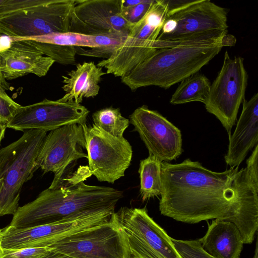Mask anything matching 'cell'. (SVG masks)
<instances>
[{"mask_svg": "<svg viewBox=\"0 0 258 258\" xmlns=\"http://www.w3.org/2000/svg\"><path fill=\"white\" fill-rule=\"evenodd\" d=\"M21 107V105L10 98L5 90L0 89V123L1 124L7 126V124Z\"/></svg>", "mask_w": 258, "mask_h": 258, "instance_id": "obj_29", "label": "cell"}, {"mask_svg": "<svg viewBox=\"0 0 258 258\" xmlns=\"http://www.w3.org/2000/svg\"><path fill=\"white\" fill-rule=\"evenodd\" d=\"M154 1L145 0L144 2L133 7H122V15L128 22L135 24L144 17Z\"/></svg>", "mask_w": 258, "mask_h": 258, "instance_id": "obj_31", "label": "cell"}, {"mask_svg": "<svg viewBox=\"0 0 258 258\" xmlns=\"http://www.w3.org/2000/svg\"><path fill=\"white\" fill-rule=\"evenodd\" d=\"M10 89V85L5 79L0 69V89L6 90Z\"/></svg>", "mask_w": 258, "mask_h": 258, "instance_id": "obj_36", "label": "cell"}, {"mask_svg": "<svg viewBox=\"0 0 258 258\" xmlns=\"http://www.w3.org/2000/svg\"><path fill=\"white\" fill-rule=\"evenodd\" d=\"M86 140L89 168L100 181L113 183L131 164L132 148L123 137H113L94 124H81Z\"/></svg>", "mask_w": 258, "mask_h": 258, "instance_id": "obj_10", "label": "cell"}, {"mask_svg": "<svg viewBox=\"0 0 258 258\" xmlns=\"http://www.w3.org/2000/svg\"><path fill=\"white\" fill-rule=\"evenodd\" d=\"M13 42L12 37L0 34V53L8 49Z\"/></svg>", "mask_w": 258, "mask_h": 258, "instance_id": "obj_32", "label": "cell"}, {"mask_svg": "<svg viewBox=\"0 0 258 258\" xmlns=\"http://www.w3.org/2000/svg\"><path fill=\"white\" fill-rule=\"evenodd\" d=\"M161 163L155 156H149L140 161L139 173L140 178V195L145 201L161 195L162 192Z\"/></svg>", "mask_w": 258, "mask_h": 258, "instance_id": "obj_22", "label": "cell"}, {"mask_svg": "<svg viewBox=\"0 0 258 258\" xmlns=\"http://www.w3.org/2000/svg\"><path fill=\"white\" fill-rule=\"evenodd\" d=\"M166 16L163 0H155L144 17L132 27L122 44L97 66L115 77L121 78L129 73L156 50L154 44Z\"/></svg>", "mask_w": 258, "mask_h": 258, "instance_id": "obj_6", "label": "cell"}, {"mask_svg": "<svg viewBox=\"0 0 258 258\" xmlns=\"http://www.w3.org/2000/svg\"><path fill=\"white\" fill-rule=\"evenodd\" d=\"M50 250L49 247L16 249L0 248V258H43Z\"/></svg>", "mask_w": 258, "mask_h": 258, "instance_id": "obj_28", "label": "cell"}, {"mask_svg": "<svg viewBox=\"0 0 258 258\" xmlns=\"http://www.w3.org/2000/svg\"><path fill=\"white\" fill-rule=\"evenodd\" d=\"M113 215L108 223L65 238L49 247L75 258H133L126 236Z\"/></svg>", "mask_w": 258, "mask_h": 258, "instance_id": "obj_11", "label": "cell"}, {"mask_svg": "<svg viewBox=\"0 0 258 258\" xmlns=\"http://www.w3.org/2000/svg\"><path fill=\"white\" fill-rule=\"evenodd\" d=\"M106 74L92 61L77 64L75 70L62 76V89L65 94L58 100L80 104L84 98L95 97L100 90L101 77Z\"/></svg>", "mask_w": 258, "mask_h": 258, "instance_id": "obj_20", "label": "cell"}, {"mask_svg": "<svg viewBox=\"0 0 258 258\" xmlns=\"http://www.w3.org/2000/svg\"><path fill=\"white\" fill-rule=\"evenodd\" d=\"M44 0H4L0 5V16L27 10L43 2Z\"/></svg>", "mask_w": 258, "mask_h": 258, "instance_id": "obj_30", "label": "cell"}, {"mask_svg": "<svg viewBox=\"0 0 258 258\" xmlns=\"http://www.w3.org/2000/svg\"><path fill=\"white\" fill-rule=\"evenodd\" d=\"M199 240L202 248L216 258H239L244 244L234 223L217 219L208 225L205 235Z\"/></svg>", "mask_w": 258, "mask_h": 258, "instance_id": "obj_19", "label": "cell"}, {"mask_svg": "<svg viewBox=\"0 0 258 258\" xmlns=\"http://www.w3.org/2000/svg\"><path fill=\"white\" fill-rule=\"evenodd\" d=\"M89 113L87 108L74 101L45 99L21 106L6 127L24 132L30 130L48 132L66 125L86 123Z\"/></svg>", "mask_w": 258, "mask_h": 258, "instance_id": "obj_13", "label": "cell"}, {"mask_svg": "<svg viewBox=\"0 0 258 258\" xmlns=\"http://www.w3.org/2000/svg\"><path fill=\"white\" fill-rule=\"evenodd\" d=\"M134 25L122 15L121 0H75L70 32L90 35L107 32L128 33Z\"/></svg>", "mask_w": 258, "mask_h": 258, "instance_id": "obj_16", "label": "cell"}, {"mask_svg": "<svg viewBox=\"0 0 258 258\" xmlns=\"http://www.w3.org/2000/svg\"><path fill=\"white\" fill-rule=\"evenodd\" d=\"M36 47L43 55L63 65L76 64L75 46H62L26 40Z\"/></svg>", "mask_w": 258, "mask_h": 258, "instance_id": "obj_26", "label": "cell"}, {"mask_svg": "<svg viewBox=\"0 0 258 258\" xmlns=\"http://www.w3.org/2000/svg\"><path fill=\"white\" fill-rule=\"evenodd\" d=\"M6 126L0 123V144L5 136Z\"/></svg>", "mask_w": 258, "mask_h": 258, "instance_id": "obj_37", "label": "cell"}, {"mask_svg": "<svg viewBox=\"0 0 258 258\" xmlns=\"http://www.w3.org/2000/svg\"><path fill=\"white\" fill-rule=\"evenodd\" d=\"M242 110L232 135L229 136V146L224 156L230 167L239 166L248 153L257 145L258 93L242 102Z\"/></svg>", "mask_w": 258, "mask_h": 258, "instance_id": "obj_18", "label": "cell"}, {"mask_svg": "<svg viewBox=\"0 0 258 258\" xmlns=\"http://www.w3.org/2000/svg\"><path fill=\"white\" fill-rule=\"evenodd\" d=\"M236 41L235 37L230 34H226L222 38V42L223 46H233Z\"/></svg>", "mask_w": 258, "mask_h": 258, "instance_id": "obj_34", "label": "cell"}, {"mask_svg": "<svg viewBox=\"0 0 258 258\" xmlns=\"http://www.w3.org/2000/svg\"><path fill=\"white\" fill-rule=\"evenodd\" d=\"M161 214L195 224L217 219L234 223L244 244L251 243L258 229V153L245 168L216 172L186 159L161 163Z\"/></svg>", "mask_w": 258, "mask_h": 258, "instance_id": "obj_1", "label": "cell"}, {"mask_svg": "<svg viewBox=\"0 0 258 258\" xmlns=\"http://www.w3.org/2000/svg\"><path fill=\"white\" fill-rule=\"evenodd\" d=\"M171 240L182 258H216L202 248L199 239L180 240L171 238Z\"/></svg>", "mask_w": 258, "mask_h": 258, "instance_id": "obj_27", "label": "cell"}, {"mask_svg": "<svg viewBox=\"0 0 258 258\" xmlns=\"http://www.w3.org/2000/svg\"><path fill=\"white\" fill-rule=\"evenodd\" d=\"M82 148H86V140L81 124H69L51 130L41 146L36 161L37 167L44 173L53 172L51 184H55L62 178L71 163L88 158Z\"/></svg>", "mask_w": 258, "mask_h": 258, "instance_id": "obj_15", "label": "cell"}, {"mask_svg": "<svg viewBox=\"0 0 258 258\" xmlns=\"http://www.w3.org/2000/svg\"><path fill=\"white\" fill-rule=\"evenodd\" d=\"M13 40H28L62 46H78L87 48L98 47L94 35L73 32H55L28 38H12Z\"/></svg>", "mask_w": 258, "mask_h": 258, "instance_id": "obj_24", "label": "cell"}, {"mask_svg": "<svg viewBox=\"0 0 258 258\" xmlns=\"http://www.w3.org/2000/svg\"><path fill=\"white\" fill-rule=\"evenodd\" d=\"M4 0H0V5H1L3 2Z\"/></svg>", "mask_w": 258, "mask_h": 258, "instance_id": "obj_39", "label": "cell"}, {"mask_svg": "<svg viewBox=\"0 0 258 258\" xmlns=\"http://www.w3.org/2000/svg\"><path fill=\"white\" fill-rule=\"evenodd\" d=\"M211 83L203 74L197 72L180 82L172 95L170 103L173 105L191 102L205 104L209 94Z\"/></svg>", "mask_w": 258, "mask_h": 258, "instance_id": "obj_21", "label": "cell"}, {"mask_svg": "<svg viewBox=\"0 0 258 258\" xmlns=\"http://www.w3.org/2000/svg\"><path fill=\"white\" fill-rule=\"evenodd\" d=\"M134 126L149 151L162 162L175 160L182 154L180 130L158 111L146 105L138 107L130 115Z\"/></svg>", "mask_w": 258, "mask_h": 258, "instance_id": "obj_14", "label": "cell"}, {"mask_svg": "<svg viewBox=\"0 0 258 258\" xmlns=\"http://www.w3.org/2000/svg\"><path fill=\"white\" fill-rule=\"evenodd\" d=\"M97 225V219L91 215L23 228L9 225L0 229V248L49 247L65 238Z\"/></svg>", "mask_w": 258, "mask_h": 258, "instance_id": "obj_12", "label": "cell"}, {"mask_svg": "<svg viewBox=\"0 0 258 258\" xmlns=\"http://www.w3.org/2000/svg\"><path fill=\"white\" fill-rule=\"evenodd\" d=\"M128 33L124 32H103L94 35L98 47L87 48L75 46L77 54L107 59L124 42Z\"/></svg>", "mask_w": 258, "mask_h": 258, "instance_id": "obj_23", "label": "cell"}, {"mask_svg": "<svg viewBox=\"0 0 258 258\" xmlns=\"http://www.w3.org/2000/svg\"><path fill=\"white\" fill-rule=\"evenodd\" d=\"M247 82L243 58L235 56L231 58L226 51L221 69L211 84L204 104L207 111L219 120L229 136L235 124L239 107L245 99Z\"/></svg>", "mask_w": 258, "mask_h": 258, "instance_id": "obj_9", "label": "cell"}, {"mask_svg": "<svg viewBox=\"0 0 258 258\" xmlns=\"http://www.w3.org/2000/svg\"><path fill=\"white\" fill-rule=\"evenodd\" d=\"M71 177H62L43 190L34 201L19 207L10 225L23 228L104 212H114L123 192L110 187L86 184L91 176L87 167Z\"/></svg>", "mask_w": 258, "mask_h": 258, "instance_id": "obj_2", "label": "cell"}, {"mask_svg": "<svg viewBox=\"0 0 258 258\" xmlns=\"http://www.w3.org/2000/svg\"><path fill=\"white\" fill-rule=\"evenodd\" d=\"M145 1V0H121V6L122 8H128L142 3L144 2Z\"/></svg>", "mask_w": 258, "mask_h": 258, "instance_id": "obj_35", "label": "cell"}, {"mask_svg": "<svg viewBox=\"0 0 258 258\" xmlns=\"http://www.w3.org/2000/svg\"><path fill=\"white\" fill-rule=\"evenodd\" d=\"M257 251H258V248H257V240H256V245H255V249L254 255H253L252 258H257L258 257V256H257V254H257Z\"/></svg>", "mask_w": 258, "mask_h": 258, "instance_id": "obj_38", "label": "cell"}, {"mask_svg": "<svg viewBox=\"0 0 258 258\" xmlns=\"http://www.w3.org/2000/svg\"><path fill=\"white\" fill-rule=\"evenodd\" d=\"M47 131H24L17 141L0 150V217L14 215L23 184L38 169L37 158Z\"/></svg>", "mask_w": 258, "mask_h": 258, "instance_id": "obj_5", "label": "cell"}, {"mask_svg": "<svg viewBox=\"0 0 258 258\" xmlns=\"http://www.w3.org/2000/svg\"><path fill=\"white\" fill-rule=\"evenodd\" d=\"M54 62L26 40H13L11 47L0 53V69L6 80L29 74L43 77Z\"/></svg>", "mask_w": 258, "mask_h": 258, "instance_id": "obj_17", "label": "cell"}, {"mask_svg": "<svg viewBox=\"0 0 258 258\" xmlns=\"http://www.w3.org/2000/svg\"><path fill=\"white\" fill-rule=\"evenodd\" d=\"M113 215L133 258H182L171 237L149 216L146 207H122Z\"/></svg>", "mask_w": 258, "mask_h": 258, "instance_id": "obj_7", "label": "cell"}, {"mask_svg": "<svg viewBox=\"0 0 258 258\" xmlns=\"http://www.w3.org/2000/svg\"><path fill=\"white\" fill-rule=\"evenodd\" d=\"M94 124L104 132L117 138L123 137L130 120L123 117L119 108L109 107L98 110L92 114Z\"/></svg>", "mask_w": 258, "mask_h": 258, "instance_id": "obj_25", "label": "cell"}, {"mask_svg": "<svg viewBox=\"0 0 258 258\" xmlns=\"http://www.w3.org/2000/svg\"><path fill=\"white\" fill-rule=\"evenodd\" d=\"M43 258H75L68 254L57 251L50 248L49 252Z\"/></svg>", "mask_w": 258, "mask_h": 258, "instance_id": "obj_33", "label": "cell"}, {"mask_svg": "<svg viewBox=\"0 0 258 258\" xmlns=\"http://www.w3.org/2000/svg\"><path fill=\"white\" fill-rule=\"evenodd\" d=\"M223 47L222 41H192L157 49L120 79L133 91L150 86L166 89L199 72Z\"/></svg>", "mask_w": 258, "mask_h": 258, "instance_id": "obj_3", "label": "cell"}, {"mask_svg": "<svg viewBox=\"0 0 258 258\" xmlns=\"http://www.w3.org/2000/svg\"><path fill=\"white\" fill-rule=\"evenodd\" d=\"M75 0H44L37 6L0 16V34L22 38L70 32Z\"/></svg>", "mask_w": 258, "mask_h": 258, "instance_id": "obj_8", "label": "cell"}, {"mask_svg": "<svg viewBox=\"0 0 258 258\" xmlns=\"http://www.w3.org/2000/svg\"><path fill=\"white\" fill-rule=\"evenodd\" d=\"M227 12L210 0H193L167 15L156 49L191 41H219L227 34Z\"/></svg>", "mask_w": 258, "mask_h": 258, "instance_id": "obj_4", "label": "cell"}]
</instances>
